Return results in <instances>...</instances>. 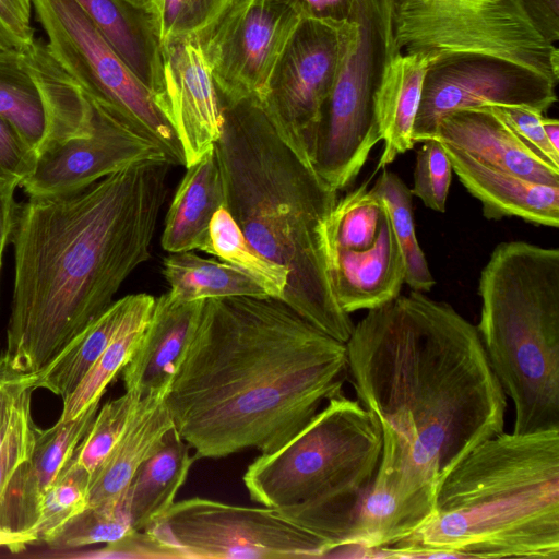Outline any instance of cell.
Segmentation results:
<instances>
[{
  "instance_id": "4316f807",
  "label": "cell",
  "mask_w": 559,
  "mask_h": 559,
  "mask_svg": "<svg viewBox=\"0 0 559 559\" xmlns=\"http://www.w3.org/2000/svg\"><path fill=\"white\" fill-rule=\"evenodd\" d=\"M174 427L163 448L144 462L127 488L131 525L144 531L175 502L197 459Z\"/></svg>"
},
{
  "instance_id": "8992f818",
  "label": "cell",
  "mask_w": 559,
  "mask_h": 559,
  "mask_svg": "<svg viewBox=\"0 0 559 559\" xmlns=\"http://www.w3.org/2000/svg\"><path fill=\"white\" fill-rule=\"evenodd\" d=\"M381 447L372 413L340 392L281 448L257 457L242 479L252 501L320 538L328 557L348 542Z\"/></svg>"
},
{
  "instance_id": "484cf974",
  "label": "cell",
  "mask_w": 559,
  "mask_h": 559,
  "mask_svg": "<svg viewBox=\"0 0 559 559\" xmlns=\"http://www.w3.org/2000/svg\"><path fill=\"white\" fill-rule=\"evenodd\" d=\"M430 59L424 53L401 51L385 67L376 100L384 141L377 169L386 168L415 144L413 127Z\"/></svg>"
},
{
  "instance_id": "4fadbf2b",
  "label": "cell",
  "mask_w": 559,
  "mask_h": 559,
  "mask_svg": "<svg viewBox=\"0 0 559 559\" xmlns=\"http://www.w3.org/2000/svg\"><path fill=\"white\" fill-rule=\"evenodd\" d=\"M0 117L38 155L92 129L93 108L75 80L35 38L24 50L0 51Z\"/></svg>"
},
{
  "instance_id": "8fae6325",
  "label": "cell",
  "mask_w": 559,
  "mask_h": 559,
  "mask_svg": "<svg viewBox=\"0 0 559 559\" xmlns=\"http://www.w3.org/2000/svg\"><path fill=\"white\" fill-rule=\"evenodd\" d=\"M180 558H320L328 546L271 507L200 497L174 502L147 528Z\"/></svg>"
},
{
  "instance_id": "836d02e7",
  "label": "cell",
  "mask_w": 559,
  "mask_h": 559,
  "mask_svg": "<svg viewBox=\"0 0 559 559\" xmlns=\"http://www.w3.org/2000/svg\"><path fill=\"white\" fill-rule=\"evenodd\" d=\"M243 0H158L155 13L163 46L203 44L224 17Z\"/></svg>"
},
{
  "instance_id": "6da1fadb",
  "label": "cell",
  "mask_w": 559,
  "mask_h": 559,
  "mask_svg": "<svg viewBox=\"0 0 559 559\" xmlns=\"http://www.w3.org/2000/svg\"><path fill=\"white\" fill-rule=\"evenodd\" d=\"M346 350L356 397L382 433L353 540L394 547L429 518L453 467L504 431L507 395L476 325L423 292L367 310Z\"/></svg>"
},
{
  "instance_id": "ffe728a7",
  "label": "cell",
  "mask_w": 559,
  "mask_h": 559,
  "mask_svg": "<svg viewBox=\"0 0 559 559\" xmlns=\"http://www.w3.org/2000/svg\"><path fill=\"white\" fill-rule=\"evenodd\" d=\"M326 252L332 288L346 313L380 307L400 295L405 263L388 210L371 246Z\"/></svg>"
},
{
  "instance_id": "7a4b0ae2",
  "label": "cell",
  "mask_w": 559,
  "mask_h": 559,
  "mask_svg": "<svg viewBox=\"0 0 559 559\" xmlns=\"http://www.w3.org/2000/svg\"><path fill=\"white\" fill-rule=\"evenodd\" d=\"M346 343L282 299H205L166 404L197 459L281 448L342 392Z\"/></svg>"
},
{
  "instance_id": "f35d334b",
  "label": "cell",
  "mask_w": 559,
  "mask_h": 559,
  "mask_svg": "<svg viewBox=\"0 0 559 559\" xmlns=\"http://www.w3.org/2000/svg\"><path fill=\"white\" fill-rule=\"evenodd\" d=\"M504 120L510 128L548 162L559 167V152L548 142L543 126V114L524 106H486Z\"/></svg>"
},
{
  "instance_id": "d590c367",
  "label": "cell",
  "mask_w": 559,
  "mask_h": 559,
  "mask_svg": "<svg viewBox=\"0 0 559 559\" xmlns=\"http://www.w3.org/2000/svg\"><path fill=\"white\" fill-rule=\"evenodd\" d=\"M142 396L126 391L121 396L104 404L79 444L76 460L93 474L120 439L128 419Z\"/></svg>"
},
{
  "instance_id": "c3c4849f",
  "label": "cell",
  "mask_w": 559,
  "mask_h": 559,
  "mask_svg": "<svg viewBox=\"0 0 559 559\" xmlns=\"http://www.w3.org/2000/svg\"><path fill=\"white\" fill-rule=\"evenodd\" d=\"M542 126L548 142L555 151L559 152V121L543 116Z\"/></svg>"
},
{
  "instance_id": "f546056e",
  "label": "cell",
  "mask_w": 559,
  "mask_h": 559,
  "mask_svg": "<svg viewBox=\"0 0 559 559\" xmlns=\"http://www.w3.org/2000/svg\"><path fill=\"white\" fill-rule=\"evenodd\" d=\"M129 302V295L114 301L78 334L41 371L35 389H46L67 399L99 358L116 332Z\"/></svg>"
},
{
  "instance_id": "d6a6232c",
  "label": "cell",
  "mask_w": 559,
  "mask_h": 559,
  "mask_svg": "<svg viewBox=\"0 0 559 559\" xmlns=\"http://www.w3.org/2000/svg\"><path fill=\"white\" fill-rule=\"evenodd\" d=\"M133 531L127 490L115 499L87 506L63 524L48 540L55 549L109 544Z\"/></svg>"
},
{
  "instance_id": "9a60e30c",
  "label": "cell",
  "mask_w": 559,
  "mask_h": 559,
  "mask_svg": "<svg viewBox=\"0 0 559 559\" xmlns=\"http://www.w3.org/2000/svg\"><path fill=\"white\" fill-rule=\"evenodd\" d=\"M300 17L273 0H243L201 44L222 105L263 88Z\"/></svg>"
},
{
  "instance_id": "7402d4cb",
  "label": "cell",
  "mask_w": 559,
  "mask_h": 559,
  "mask_svg": "<svg viewBox=\"0 0 559 559\" xmlns=\"http://www.w3.org/2000/svg\"><path fill=\"white\" fill-rule=\"evenodd\" d=\"M443 146L454 174L481 203L488 219L519 217L539 226H559V186L519 177L449 145Z\"/></svg>"
},
{
  "instance_id": "7bdbcfd3",
  "label": "cell",
  "mask_w": 559,
  "mask_h": 559,
  "mask_svg": "<svg viewBox=\"0 0 559 559\" xmlns=\"http://www.w3.org/2000/svg\"><path fill=\"white\" fill-rule=\"evenodd\" d=\"M36 373H19L8 369L0 359V444L8 431L13 407L27 389H35Z\"/></svg>"
},
{
  "instance_id": "5bb4252c",
  "label": "cell",
  "mask_w": 559,
  "mask_h": 559,
  "mask_svg": "<svg viewBox=\"0 0 559 559\" xmlns=\"http://www.w3.org/2000/svg\"><path fill=\"white\" fill-rule=\"evenodd\" d=\"M557 84L516 63L483 55H452L429 61L413 127L414 143L432 139L440 118L484 106H524L542 114L556 102Z\"/></svg>"
},
{
  "instance_id": "ee69618b",
  "label": "cell",
  "mask_w": 559,
  "mask_h": 559,
  "mask_svg": "<svg viewBox=\"0 0 559 559\" xmlns=\"http://www.w3.org/2000/svg\"><path fill=\"white\" fill-rule=\"evenodd\" d=\"M293 10L300 19L329 22L349 21L353 0H273Z\"/></svg>"
},
{
  "instance_id": "f6af8a7d",
  "label": "cell",
  "mask_w": 559,
  "mask_h": 559,
  "mask_svg": "<svg viewBox=\"0 0 559 559\" xmlns=\"http://www.w3.org/2000/svg\"><path fill=\"white\" fill-rule=\"evenodd\" d=\"M540 35L550 44L559 40V0H524Z\"/></svg>"
},
{
  "instance_id": "30bf717a",
  "label": "cell",
  "mask_w": 559,
  "mask_h": 559,
  "mask_svg": "<svg viewBox=\"0 0 559 559\" xmlns=\"http://www.w3.org/2000/svg\"><path fill=\"white\" fill-rule=\"evenodd\" d=\"M47 46L87 99L157 142L173 165L181 145L153 94L74 0H33Z\"/></svg>"
},
{
  "instance_id": "681fc988",
  "label": "cell",
  "mask_w": 559,
  "mask_h": 559,
  "mask_svg": "<svg viewBox=\"0 0 559 559\" xmlns=\"http://www.w3.org/2000/svg\"><path fill=\"white\" fill-rule=\"evenodd\" d=\"M136 7L144 8L155 12V7L158 0H129ZM156 14V13H155Z\"/></svg>"
},
{
  "instance_id": "7c38bea8",
  "label": "cell",
  "mask_w": 559,
  "mask_h": 559,
  "mask_svg": "<svg viewBox=\"0 0 559 559\" xmlns=\"http://www.w3.org/2000/svg\"><path fill=\"white\" fill-rule=\"evenodd\" d=\"M352 27L350 20L300 19L257 96L281 139L308 164Z\"/></svg>"
},
{
  "instance_id": "44dd1931",
  "label": "cell",
  "mask_w": 559,
  "mask_h": 559,
  "mask_svg": "<svg viewBox=\"0 0 559 559\" xmlns=\"http://www.w3.org/2000/svg\"><path fill=\"white\" fill-rule=\"evenodd\" d=\"M205 299L186 301L169 292L155 298L150 320L121 370L126 391L144 396L168 390L199 322Z\"/></svg>"
},
{
  "instance_id": "9c48e42d",
  "label": "cell",
  "mask_w": 559,
  "mask_h": 559,
  "mask_svg": "<svg viewBox=\"0 0 559 559\" xmlns=\"http://www.w3.org/2000/svg\"><path fill=\"white\" fill-rule=\"evenodd\" d=\"M392 14L402 52L490 56L558 84L559 50L540 35L524 0H392Z\"/></svg>"
},
{
  "instance_id": "603a6c76",
  "label": "cell",
  "mask_w": 559,
  "mask_h": 559,
  "mask_svg": "<svg viewBox=\"0 0 559 559\" xmlns=\"http://www.w3.org/2000/svg\"><path fill=\"white\" fill-rule=\"evenodd\" d=\"M167 392H151L139 400L120 439L92 474L87 506L123 493L139 467L163 448L167 433L175 427L166 404Z\"/></svg>"
},
{
  "instance_id": "3957f363",
  "label": "cell",
  "mask_w": 559,
  "mask_h": 559,
  "mask_svg": "<svg viewBox=\"0 0 559 559\" xmlns=\"http://www.w3.org/2000/svg\"><path fill=\"white\" fill-rule=\"evenodd\" d=\"M170 167L142 162L76 191L16 204L13 292L0 357L8 369L41 371L148 260Z\"/></svg>"
},
{
  "instance_id": "277c9868",
  "label": "cell",
  "mask_w": 559,
  "mask_h": 559,
  "mask_svg": "<svg viewBox=\"0 0 559 559\" xmlns=\"http://www.w3.org/2000/svg\"><path fill=\"white\" fill-rule=\"evenodd\" d=\"M223 112L214 147L225 207L258 253L288 270L281 299L346 343L354 323L335 298L325 240L337 191L281 139L257 96L223 105Z\"/></svg>"
},
{
  "instance_id": "74e56055",
  "label": "cell",
  "mask_w": 559,
  "mask_h": 559,
  "mask_svg": "<svg viewBox=\"0 0 559 559\" xmlns=\"http://www.w3.org/2000/svg\"><path fill=\"white\" fill-rule=\"evenodd\" d=\"M25 390L17 399L8 431L0 444V502L19 468L28 460L37 427L31 415V393Z\"/></svg>"
},
{
  "instance_id": "cb8c5ba5",
  "label": "cell",
  "mask_w": 559,
  "mask_h": 559,
  "mask_svg": "<svg viewBox=\"0 0 559 559\" xmlns=\"http://www.w3.org/2000/svg\"><path fill=\"white\" fill-rule=\"evenodd\" d=\"M74 1L153 94L159 107L164 94V60L155 12L129 0Z\"/></svg>"
},
{
  "instance_id": "4dcf8cb0",
  "label": "cell",
  "mask_w": 559,
  "mask_h": 559,
  "mask_svg": "<svg viewBox=\"0 0 559 559\" xmlns=\"http://www.w3.org/2000/svg\"><path fill=\"white\" fill-rule=\"evenodd\" d=\"M370 189L383 201L389 212L404 258V284L412 290L429 292L436 281L416 237L411 189L396 174L386 168H383Z\"/></svg>"
},
{
  "instance_id": "b9f144b4",
  "label": "cell",
  "mask_w": 559,
  "mask_h": 559,
  "mask_svg": "<svg viewBox=\"0 0 559 559\" xmlns=\"http://www.w3.org/2000/svg\"><path fill=\"white\" fill-rule=\"evenodd\" d=\"M94 557L180 558V555L157 539L148 531H131L123 537L106 544Z\"/></svg>"
},
{
  "instance_id": "ba28073f",
  "label": "cell",
  "mask_w": 559,
  "mask_h": 559,
  "mask_svg": "<svg viewBox=\"0 0 559 559\" xmlns=\"http://www.w3.org/2000/svg\"><path fill=\"white\" fill-rule=\"evenodd\" d=\"M353 22L318 127L313 167L336 191L350 185L382 141L377 92L397 52L392 0H353Z\"/></svg>"
},
{
  "instance_id": "e0dca14e",
  "label": "cell",
  "mask_w": 559,
  "mask_h": 559,
  "mask_svg": "<svg viewBox=\"0 0 559 559\" xmlns=\"http://www.w3.org/2000/svg\"><path fill=\"white\" fill-rule=\"evenodd\" d=\"M164 94L159 108L175 130L186 168L219 139L223 105L200 43L163 46Z\"/></svg>"
},
{
  "instance_id": "ac0fdd59",
  "label": "cell",
  "mask_w": 559,
  "mask_h": 559,
  "mask_svg": "<svg viewBox=\"0 0 559 559\" xmlns=\"http://www.w3.org/2000/svg\"><path fill=\"white\" fill-rule=\"evenodd\" d=\"M435 139L495 168L532 181L559 186V167L486 106L443 115Z\"/></svg>"
},
{
  "instance_id": "5b68a950",
  "label": "cell",
  "mask_w": 559,
  "mask_h": 559,
  "mask_svg": "<svg viewBox=\"0 0 559 559\" xmlns=\"http://www.w3.org/2000/svg\"><path fill=\"white\" fill-rule=\"evenodd\" d=\"M385 552L559 559V428L478 444L443 478L429 518Z\"/></svg>"
},
{
  "instance_id": "83f0119b",
  "label": "cell",
  "mask_w": 559,
  "mask_h": 559,
  "mask_svg": "<svg viewBox=\"0 0 559 559\" xmlns=\"http://www.w3.org/2000/svg\"><path fill=\"white\" fill-rule=\"evenodd\" d=\"M155 298L148 294L129 295L124 314L108 345L75 390L63 400L59 419L76 418L99 401L108 384L123 369L135 350L150 320Z\"/></svg>"
},
{
  "instance_id": "ab89813d",
  "label": "cell",
  "mask_w": 559,
  "mask_h": 559,
  "mask_svg": "<svg viewBox=\"0 0 559 559\" xmlns=\"http://www.w3.org/2000/svg\"><path fill=\"white\" fill-rule=\"evenodd\" d=\"M35 151L15 128L0 117V180L21 182L32 173Z\"/></svg>"
},
{
  "instance_id": "f907efd6",
  "label": "cell",
  "mask_w": 559,
  "mask_h": 559,
  "mask_svg": "<svg viewBox=\"0 0 559 559\" xmlns=\"http://www.w3.org/2000/svg\"><path fill=\"white\" fill-rule=\"evenodd\" d=\"M0 267H1V263H0Z\"/></svg>"
},
{
  "instance_id": "60d3db41",
  "label": "cell",
  "mask_w": 559,
  "mask_h": 559,
  "mask_svg": "<svg viewBox=\"0 0 559 559\" xmlns=\"http://www.w3.org/2000/svg\"><path fill=\"white\" fill-rule=\"evenodd\" d=\"M33 0H0V51L24 50L35 40Z\"/></svg>"
},
{
  "instance_id": "2e32d148",
  "label": "cell",
  "mask_w": 559,
  "mask_h": 559,
  "mask_svg": "<svg viewBox=\"0 0 559 559\" xmlns=\"http://www.w3.org/2000/svg\"><path fill=\"white\" fill-rule=\"evenodd\" d=\"M91 105L92 129L87 135L56 142L37 155L34 169L20 185L28 197L76 191L142 162L170 163L157 142Z\"/></svg>"
},
{
  "instance_id": "52a82bcc",
  "label": "cell",
  "mask_w": 559,
  "mask_h": 559,
  "mask_svg": "<svg viewBox=\"0 0 559 559\" xmlns=\"http://www.w3.org/2000/svg\"><path fill=\"white\" fill-rule=\"evenodd\" d=\"M476 325L518 435L559 428V249L500 242L483 267Z\"/></svg>"
},
{
  "instance_id": "1f68e13d",
  "label": "cell",
  "mask_w": 559,
  "mask_h": 559,
  "mask_svg": "<svg viewBox=\"0 0 559 559\" xmlns=\"http://www.w3.org/2000/svg\"><path fill=\"white\" fill-rule=\"evenodd\" d=\"M210 241V254L247 273L262 286L267 296L282 298L288 270L258 253L225 206L219 207L212 217Z\"/></svg>"
},
{
  "instance_id": "7dc6e473",
  "label": "cell",
  "mask_w": 559,
  "mask_h": 559,
  "mask_svg": "<svg viewBox=\"0 0 559 559\" xmlns=\"http://www.w3.org/2000/svg\"><path fill=\"white\" fill-rule=\"evenodd\" d=\"M37 542L31 533L13 532L0 527V546L9 548L12 552L23 550L26 545Z\"/></svg>"
},
{
  "instance_id": "d6986e66",
  "label": "cell",
  "mask_w": 559,
  "mask_h": 559,
  "mask_svg": "<svg viewBox=\"0 0 559 559\" xmlns=\"http://www.w3.org/2000/svg\"><path fill=\"white\" fill-rule=\"evenodd\" d=\"M98 408L99 404H95L76 418L59 419L46 430L36 429L31 455L1 499L0 527L31 533L38 520L45 491L75 453Z\"/></svg>"
},
{
  "instance_id": "8d00e7d4",
  "label": "cell",
  "mask_w": 559,
  "mask_h": 559,
  "mask_svg": "<svg viewBox=\"0 0 559 559\" xmlns=\"http://www.w3.org/2000/svg\"><path fill=\"white\" fill-rule=\"evenodd\" d=\"M452 173L443 144L435 138L423 141L416 155L412 194L419 198L425 206L445 212Z\"/></svg>"
},
{
  "instance_id": "e575fe53",
  "label": "cell",
  "mask_w": 559,
  "mask_h": 559,
  "mask_svg": "<svg viewBox=\"0 0 559 559\" xmlns=\"http://www.w3.org/2000/svg\"><path fill=\"white\" fill-rule=\"evenodd\" d=\"M92 474L75 453L45 491L38 520L31 531L37 542L48 540L63 524L87 507Z\"/></svg>"
},
{
  "instance_id": "bcb514c9",
  "label": "cell",
  "mask_w": 559,
  "mask_h": 559,
  "mask_svg": "<svg viewBox=\"0 0 559 559\" xmlns=\"http://www.w3.org/2000/svg\"><path fill=\"white\" fill-rule=\"evenodd\" d=\"M17 186L20 183L16 181L0 180V263L13 227L16 209L14 191Z\"/></svg>"
},
{
  "instance_id": "f1b7e54d",
  "label": "cell",
  "mask_w": 559,
  "mask_h": 559,
  "mask_svg": "<svg viewBox=\"0 0 559 559\" xmlns=\"http://www.w3.org/2000/svg\"><path fill=\"white\" fill-rule=\"evenodd\" d=\"M163 274L169 284V293L186 301L234 296L267 297L262 286L240 269L190 251L169 253L163 261Z\"/></svg>"
},
{
  "instance_id": "d4e9b609",
  "label": "cell",
  "mask_w": 559,
  "mask_h": 559,
  "mask_svg": "<svg viewBox=\"0 0 559 559\" xmlns=\"http://www.w3.org/2000/svg\"><path fill=\"white\" fill-rule=\"evenodd\" d=\"M222 206L225 191L213 146L187 167L166 213L163 249L169 253L195 249L210 253V223Z\"/></svg>"
}]
</instances>
